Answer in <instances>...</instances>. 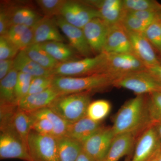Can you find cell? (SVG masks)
<instances>
[{
	"label": "cell",
	"instance_id": "1",
	"mask_svg": "<svg viewBox=\"0 0 161 161\" xmlns=\"http://www.w3.org/2000/svg\"><path fill=\"white\" fill-rule=\"evenodd\" d=\"M147 95H136L127 101L115 114L112 126L115 135L130 133L138 137L152 125Z\"/></svg>",
	"mask_w": 161,
	"mask_h": 161
},
{
	"label": "cell",
	"instance_id": "2",
	"mask_svg": "<svg viewBox=\"0 0 161 161\" xmlns=\"http://www.w3.org/2000/svg\"><path fill=\"white\" fill-rule=\"evenodd\" d=\"M118 77L101 73L84 77L54 76L52 86L61 95L96 92L113 86Z\"/></svg>",
	"mask_w": 161,
	"mask_h": 161
},
{
	"label": "cell",
	"instance_id": "3",
	"mask_svg": "<svg viewBox=\"0 0 161 161\" xmlns=\"http://www.w3.org/2000/svg\"><path fill=\"white\" fill-rule=\"evenodd\" d=\"M91 93L60 95L48 107L65 121L73 123L86 116L88 107L92 102Z\"/></svg>",
	"mask_w": 161,
	"mask_h": 161
},
{
	"label": "cell",
	"instance_id": "4",
	"mask_svg": "<svg viewBox=\"0 0 161 161\" xmlns=\"http://www.w3.org/2000/svg\"><path fill=\"white\" fill-rule=\"evenodd\" d=\"M107 55L102 53L94 57L60 63L52 70L54 76L84 77L106 73Z\"/></svg>",
	"mask_w": 161,
	"mask_h": 161
},
{
	"label": "cell",
	"instance_id": "5",
	"mask_svg": "<svg viewBox=\"0 0 161 161\" xmlns=\"http://www.w3.org/2000/svg\"><path fill=\"white\" fill-rule=\"evenodd\" d=\"M27 113L31 121L32 130L56 138L66 135L70 123L60 118L48 107Z\"/></svg>",
	"mask_w": 161,
	"mask_h": 161
},
{
	"label": "cell",
	"instance_id": "6",
	"mask_svg": "<svg viewBox=\"0 0 161 161\" xmlns=\"http://www.w3.org/2000/svg\"><path fill=\"white\" fill-rule=\"evenodd\" d=\"M113 86L130 90L136 95H148L161 91V84L148 70L131 72L119 76Z\"/></svg>",
	"mask_w": 161,
	"mask_h": 161
},
{
	"label": "cell",
	"instance_id": "7",
	"mask_svg": "<svg viewBox=\"0 0 161 161\" xmlns=\"http://www.w3.org/2000/svg\"><path fill=\"white\" fill-rule=\"evenodd\" d=\"M27 149L31 161H59L57 138L31 130Z\"/></svg>",
	"mask_w": 161,
	"mask_h": 161
},
{
	"label": "cell",
	"instance_id": "8",
	"mask_svg": "<svg viewBox=\"0 0 161 161\" xmlns=\"http://www.w3.org/2000/svg\"><path fill=\"white\" fill-rule=\"evenodd\" d=\"M31 161L27 146L12 127L0 129V159Z\"/></svg>",
	"mask_w": 161,
	"mask_h": 161
},
{
	"label": "cell",
	"instance_id": "9",
	"mask_svg": "<svg viewBox=\"0 0 161 161\" xmlns=\"http://www.w3.org/2000/svg\"><path fill=\"white\" fill-rule=\"evenodd\" d=\"M60 16L71 25L82 29L91 20L100 18L97 9L78 1H66Z\"/></svg>",
	"mask_w": 161,
	"mask_h": 161
},
{
	"label": "cell",
	"instance_id": "10",
	"mask_svg": "<svg viewBox=\"0 0 161 161\" xmlns=\"http://www.w3.org/2000/svg\"><path fill=\"white\" fill-rule=\"evenodd\" d=\"M161 151L158 136L152 125L144 130L136 139L131 161H151Z\"/></svg>",
	"mask_w": 161,
	"mask_h": 161
},
{
	"label": "cell",
	"instance_id": "11",
	"mask_svg": "<svg viewBox=\"0 0 161 161\" xmlns=\"http://www.w3.org/2000/svg\"><path fill=\"white\" fill-rule=\"evenodd\" d=\"M105 73L119 77L125 74L143 70L147 67L133 53L107 54Z\"/></svg>",
	"mask_w": 161,
	"mask_h": 161
},
{
	"label": "cell",
	"instance_id": "12",
	"mask_svg": "<svg viewBox=\"0 0 161 161\" xmlns=\"http://www.w3.org/2000/svg\"><path fill=\"white\" fill-rule=\"evenodd\" d=\"M112 126H104L82 144L83 150L95 161H104L115 136Z\"/></svg>",
	"mask_w": 161,
	"mask_h": 161
},
{
	"label": "cell",
	"instance_id": "13",
	"mask_svg": "<svg viewBox=\"0 0 161 161\" xmlns=\"http://www.w3.org/2000/svg\"><path fill=\"white\" fill-rule=\"evenodd\" d=\"M130 38L132 53L147 68L160 65L159 58L151 43L143 33L127 31Z\"/></svg>",
	"mask_w": 161,
	"mask_h": 161
},
{
	"label": "cell",
	"instance_id": "14",
	"mask_svg": "<svg viewBox=\"0 0 161 161\" xmlns=\"http://www.w3.org/2000/svg\"><path fill=\"white\" fill-rule=\"evenodd\" d=\"M110 26L99 18L87 23L82 30L87 41L95 56L103 53Z\"/></svg>",
	"mask_w": 161,
	"mask_h": 161
},
{
	"label": "cell",
	"instance_id": "15",
	"mask_svg": "<svg viewBox=\"0 0 161 161\" xmlns=\"http://www.w3.org/2000/svg\"><path fill=\"white\" fill-rule=\"evenodd\" d=\"M103 53L106 54L132 53L129 35L120 23L110 26Z\"/></svg>",
	"mask_w": 161,
	"mask_h": 161
},
{
	"label": "cell",
	"instance_id": "16",
	"mask_svg": "<svg viewBox=\"0 0 161 161\" xmlns=\"http://www.w3.org/2000/svg\"><path fill=\"white\" fill-rule=\"evenodd\" d=\"M57 25L67 38L70 45L77 53L85 58L92 57L93 53L82 29L71 25L61 16L56 19Z\"/></svg>",
	"mask_w": 161,
	"mask_h": 161
},
{
	"label": "cell",
	"instance_id": "17",
	"mask_svg": "<svg viewBox=\"0 0 161 161\" xmlns=\"http://www.w3.org/2000/svg\"><path fill=\"white\" fill-rule=\"evenodd\" d=\"M83 2L97 9L100 19L110 26L120 23L124 14L123 0H91Z\"/></svg>",
	"mask_w": 161,
	"mask_h": 161
},
{
	"label": "cell",
	"instance_id": "18",
	"mask_svg": "<svg viewBox=\"0 0 161 161\" xmlns=\"http://www.w3.org/2000/svg\"><path fill=\"white\" fill-rule=\"evenodd\" d=\"M58 27L56 19L49 17H43L32 28V43L63 42L65 39L60 33Z\"/></svg>",
	"mask_w": 161,
	"mask_h": 161
},
{
	"label": "cell",
	"instance_id": "19",
	"mask_svg": "<svg viewBox=\"0 0 161 161\" xmlns=\"http://www.w3.org/2000/svg\"><path fill=\"white\" fill-rule=\"evenodd\" d=\"M61 95L52 86L36 94L27 95L18 104L20 109L31 112L49 106L50 104Z\"/></svg>",
	"mask_w": 161,
	"mask_h": 161
},
{
	"label": "cell",
	"instance_id": "20",
	"mask_svg": "<svg viewBox=\"0 0 161 161\" xmlns=\"http://www.w3.org/2000/svg\"><path fill=\"white\" fill-rule=\"evenodd\" d=\"M137 136L132 133L115 135L104 161H119L124 156H129L134 150Z\"/></svg>",
	"mask_w": 161,
	"mask_h": 161
},
{
	"label": "cell",
	"instance_id": "21",
	"mask_svg": "<svg viewBox=\"0 0 161 161\" xmlns=\"http://www.w3.org/2000/svg\"><path fill=\"white\" fill-rule=\"evenodd\" d=\"M104 126L102 122H96L86 116L70 124L65 136L82 144Z\"/></svg>",
	"mask_w": 161,
	"mask_h": 161
},
{
	"label": "cell",
	"instance_id": "22",
	"mask_svg": "<svg viewBox=\"0 0 161 161\" xmlns=\"http://www.w3.org/2000/svg\"><path fill=\"white\" fill-rule=\"evenodd\" d=\"M14 68L18 72L29 74L33 78L54 76L52 70L43 68L31 60L24 50H20L14 59Z\"/></svg>",
	"mask_w": 161,
	"mask_h": 161
},
{
	"label": "cell",
	"instance_id": "23",
	"mask_svg": "<svg viewBox=\"0 0 161 161\" xmlns=\"http://www.w3.org/2000/svg\"><path fill=\"white\" fill-rule=\"evenodd\" d=\"M52 58L59 63H64L78 60L77 52L70 45L61 42H48L39 43Z\"/></svg>",
	"mask_w": 161,
	"mask_h": 161
},
{
	"label": "cell",
	"instance_id": "24",
	"mask_svg": "<svg viewBox=\"0 0 161 161\" xmlns=\"http://www.w3.org/2000/svg\"><path fill=\"white\" fill-rule=\"evenodd\" d=\"M19 72L13 69L0 81V106L17 105L15 88Z\"/></svg>",
	"mask_w": 161,
	"mask_h": 161
},
{
	"label": "cell",
	"instance_id": "25",
	"mask_svg": "<svg viewBox=\"0 0 161 161\" xmlns=\"http://www.w3.org/2000/svg\"><path fill=\"white\" fill-rule=\"evenodd\" d=\"M57 139L59 161H76L83 150L82 144L66 136Z\"/></svg>",
	"mask_w": 161,
	"mask_h": 161
},
{
	"label": "cell",
	"instance_id": "26",
	"mask_svg": "<svg viewBox=\"0 0 161 161\" xmlns=\"http://www.w3.org/2000/svg\"><path fill=\"white\" fill-rule=\"evenodd\" d=\"M6 36L20 51L23 50L32 43L33 32L32 28L25 25H14Z\"/></svg>",
	"mask_w": 161,
	"mask_h": 161
},
{
	"label": "cell",
	"instance_id": "27",
	"mask_svg": "<svg viewBox=\"0 0 161 161\" xmlns=\"http://www.w3.org/2000/svg\"><path fill=\"white\" fill-rule=\"evenodd\" d=\"M43 17L29 7L13 6L10 25H23L32 28Z\"/></svg>",
	"mask_w": 161,
	"mask_h": 161
},
{
	"label": "cell",
	"instance_id": "28",
	"mask_svg": "<svg viewBox=\"0 0 161 161\" xmlns=\"http://www.w3.org/2000/svg\"><path fill=\"white\" fill-rule=\"evenodd\" d=\"M23 50L31 60L45 69L52 70L60 63L52 58L39 43H32Z\"/></svg>",
	"mask_w": 161,
	"mask_h": 161
},
{
	"label": "cell",
	"instance_id": "29",
	"mask_svg": "<svg viewBox=\"0 0 161 161\" xmlns=\"http://www.w3.org/2000/svg\"><path fill=\"white\" fill-rule=\"evenodd\" d=\"M10 125L26 145L27 138L31 130V121L28 113L18 107L13 115Z\"/></svg>",
	"mask_w": 161,
	"mask_h": 161
},
{
	"label": "cell",
	"instance_id": "30",
	"mask_svg": "<svg viewBox=\"0 0 161 161\" xmlns=\"http://www.w3.org/2000/svg\"><path fill=\"white\" fill-rule=\"evenodd\" d=\"M111 108V103L108 100L99 99L91 102L87 110L86 116L94 121L102 122L109 114Z\"/></svg>",
	"mask_w": 161,
	"mask_h": 161
},
{
	"label": "cell",
	"instance_id": "31",
	"mask_svg": "<svg viewBox=\"0 0 161 161\" xmlns=\"http://www.w3.org/2000/svg\"><path fill=\"white\" fill-rule=\"evenodd\" d=\"M124 12L155 11L161 13V4L154 0H123Z\"/></svg>",
	"mask_w": 161,
	"mask_h": 161
},
{
	"label": "cell",
	"instance_id": "32",
	"mask_svg": "<svg viewBox=\"0 0 161 161\" xmlns=\"http://www.w3.org/2000/svg\"><path fill=\"white\" fill-rule=\"evenodd\" d=\"M147 107L152 125L161 123V91L147 95Z\"/></svg>",
	"mask_w": 161,
	"mask_h": 161
},
{
	"label": "cell",
	"instance_id": "33",
	"mask_svg": "<svg viewBox=\"0 0 161 161\" xmlns=\"http://www.w3.org/2000/svg\"><path fill=\"white\" fill-rule=\"evenodd\" d=\"M120 23L127 31L140 33H143L151 24L139 19L129 12H124Z\"/></svg>",
	"mask_w": 161,
	"mask_h": 161
},
{
	"label": "cell",
	"instance_id": "34",
	"mask_svg": "<svg viewBox=\"0 0 161 161\" xmlns=\"http://www.w3.org/2000/svg\"><path fill=\"white\" fill-rule=\"evenodd\" d=\"M159 19L151 23L143 34L155 51L161 56V28Z\"/></svg>",
	"mask_w": 161,
	"mask_h": 161
},
{
	"label": "cell",
	"instance_id": "35",
	"mask_svg": "<svg viewBox=\"0 0 161 161\" xmlns=\"http://www.w3.org/2000/svg\"><path fill=\"white\" fill-rule=\"evenodd\" d=\"M36 2L45 16L53 17L60 15L66 0H38Z\"/></svg>",
	"mask_w": 161,
	"mask_h": 161
},
{
	"label": "cell",
	"instance_id": "36",
	"mask_svg": "<svg viewBox=\"0 0 161 161\" xmlns=\"http://www.w3.org/2000/svg\"><path fill=\"white\" fill-rule=\"evenodd\" d=\"M33 77L29 74L19 72L15 88V97L17 104L29 92Z\"/></svg>",
	"mask_w": 161,
	"mask_h": 161
},
{
	"label": "cell",
	"instance_id": "37",
	"mask_svg": "<svg viewBox=\"0 0 161 161\" xmlns=\"http://www.w3.org/2000/svg\"><path fill=\"white\" fill-rule=\"evenodd\" d=\"M19 51L6 35L0 36V60L14 59Z\"/></svg>",
	"mask_w": 161,
	"mask_h": 161
},
{
	"label": "cell",
	"instance_id": "38",
	"mask_svg": "<svg viewBox=\"0 0 161 161\" xmlns=\"http://www.w3.org/2000/svg\"><path fill=\"white\" fill-rule=\"evenodd\" d=\"M53 77L33 78L27 95L40 93L51 87Z\"/></svg>",
	"mask_w": 161,
	"mask_h": 161
},
{
	"label": "cell",
	"instance_id": "39",
	"mask_svg": "<svg viewBox=\"0 0 161 161\" xmlns=\"http://www.w3.org/2000/svg\"><path fill=\"white\" fill-rule=\"evenodd\" d=\"M13 6L7 7L1 6L0 11V35L7 34L10 26V19Z\"/></svg>",
	"mask_w": 161,
	"mask_h": 161
},
{
	"label": "cell",
	"instance_id": "40",
	"mask_svg": "<svg viewBox=\"0 0 161 161\" xmlns=\"http://www.w3.org/2000/svg\"><path fill=\"white\" fill-rule=\"evenodd\" d=\"M14 69V59L0 60V80Z\"/></svg>",
	"mask_w": 161,
	"mask_h": 161
},
{
	"label": "cell",
	"instance_id": "41",
	"mask_svg": "<svg viewBox=\"0 0 161 161\" xmlns=\"http://www.w3.org/2000/svg\"><path fill=\"white\" fill-rule=\"evenodd\" d=\"M147 69L154 75L161 84V65L147 68Z\"/></svg>",
	"mask_w": 161,
	"mask_h": 161
},
{
	"label": "cell",
	"instance_id": "42",
	"mask_svg": "<svg viewBox=\"0 0 161 161\" xmlns=\"http://www.w3.org/2000/svg\"><path fill=\"white\" fill-rule=\"evenodd\" d=\"M76 161H95L86 152L82 150Z\"/></svg>",
	"mask_w": 161,
	"mask_h": 161
},
{
	"label": "cell",
	"instance_id": "43",
	"mask_svg": "<svg viewBox=\"0 0 161 161\" xmlns=\"http://www.w3.org/2000/svg\"><path fill=\"white\" fill-rule=\"evenodd\" d=\"M153 125L158 136L161 147V123L154 124Z\"/></svg>",
	"mask_w": 161,
	"mask_h": 161
},
{
	"label": "cell",
	"instance_id": "44",
	"mask_svg": "<svg viewBox=\"0 0 161 161\" xmlns=\"http://www.w3.org/2000/svg\"><path fill=\"white\" fill-rule=\"evenodd\" d=\"M131 157H131V156L130 155L127 157V158H125V161H131Z\"/></svg>",
	"mask_w": 161,
	"mask_h": 161
},
{
	"label": "cell",
	"instance_id": "45",
	"mask_svg": "<svg viewBox=\"0 0 161 161\" xmlns=\"http://www.w3.org/2000/svg\"><path fill=\"white\" fill-rule=\"evenodd\" d=\"M158 161H161V151L160 153L159 154L158 156Z\"/></svg>",
	"mask_w": 161,
	"mask_h": 161
},
{
	"label": "cell",
	"instance_id": "46",
	"mask_svg": "<svg viewBox=\"0 0 161 161\" xmlns=\"http://www.w3.org/2000/svg\"><path fill=\"white\" fill-rule=\"evenodd\" d=\"M158 155L156 157H155V158H153V159L151 161H158Z\"/></svg>",
	"mask_w": 161,
	"mask_h": 161
},
{
	"label": "cell",
	"instance_id": "47",
	"mask_svg": "<svg viewBox=\"0 0 161 161\" xmlns=\"http://www.w3.org/2000/svg\"><path fill=\"white\" fill-rule=\"evenodd\" d=\"M160 24L161 28V17L159 19Z\"/></svg>",
	"mask_w": 161,
	"mask_h": 161
},
{
	"label": "cell",
	"instance_id": "48",
	"mask_svg": "<svg viewBox=\"0 0 161 161\" xmlns=\"http://www.w3.org/2000/svg\"><path fill=\"white\" fill-rule=\"evenodd\" d=\"M159 60H160V64H161L160 65H161V58H159Z\"/></svg>",
	"mask_w": 161,
	"mask_h": 161
}]
</instances>
